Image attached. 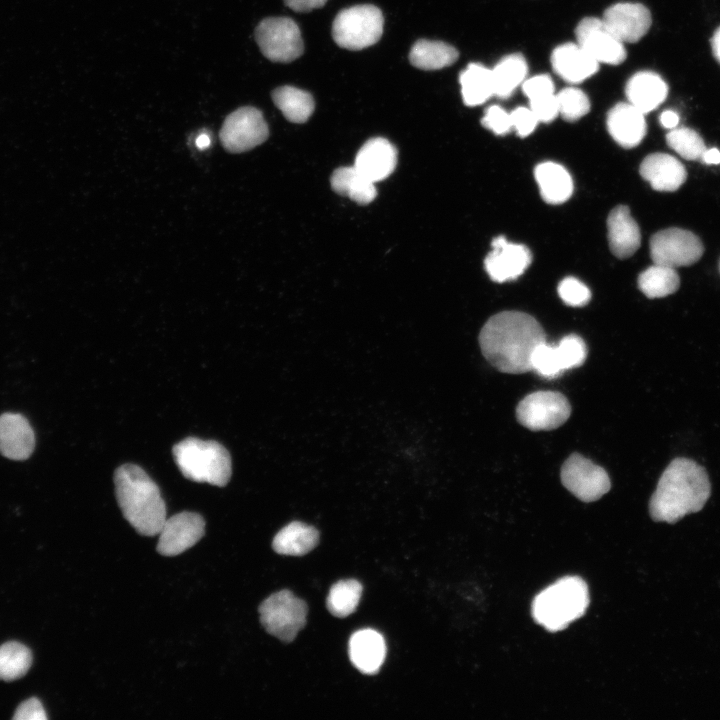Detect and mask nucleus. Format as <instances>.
<instances>
[{
  "label": "nucleus",
  "mask_w": 720,
  "mask_h": 720,
  "mask_svg": "<svg viewBox=\"0 0 720 720\" xmlns=\"http://www.w3.org/2000/svg\"><path fill=\"white\" fill-rule=\"evenodd\" d=\"M544 342L546 337L540 323L520 311L493 315L479 333L485 359L498 371L509 374L531 371L533 353Z\"/></svg>",
  "instance_id": "obj_1"
},
{
  "label": "nucleus",
  "mask_w": 720,
  "mask_h": 720,
  "mask_svg": "<svg viewBox=\"0 0 720 720\" xmlns=\"http://www.w3.org/2000/svg\"><path fill=\"white\" fill-rule=\"evenodd\" d=\"M711 492L706 470L695 461L675 458L659 478L649 502L656 522L676 523L685 515L700 511Z\"/></svg>",
  "instance_id": "obj_2"
},
{
  "label": "nucleus",
  "mask_w": 720,
  "mask_h": 720,
  "mask_svg": "<svg viewBox=\"0 0 720 720\" xmlns=\"http://www.w3.org/2000/svg\"><path fill=\"white\" fill-rule=\"evenodd\" d=\"M116 499L125 519L141 535H158L167 518L159 487L138 465L126 463L114 472Z\"/></svg>",
  "instance_id": "obj_3"
},
{
  "label": "nucleus",
  "mask_w": 720,
  "mask_h": 720,
  "mask_svg": "<svg viewBox=\"0 0 720 720\" xmlns=\"http://www.w3.org/2000/svg\"><path fill=\"white\" fill-rule=\"evenodd\" d=\"M588 605L589 592L584 580L567 576L541 591L533 600L531 611L539 625L556 632L580 618Z\"/></svg>",
  "instance_id": "obj_4"
},
{
  "label": "nucleus",
  "mask_w": 720,
  "mask_h": 720,
  "mask_svg": "<svg viewBox=\"0 0 720 720\" xmlns=\"http://www.w3.org/2000/svg\"><path fill=\"white\" fill-rule=\"evenodd\" d=\"M173 457L182 475L195 482L223 487L231 477L228 450L213 440L188 437L173 447Z\"/></svg>",
  "instance_id": "obj_5"
},
{
  "label": "nucleus",
  "mask_w": 720,
  "mask_h": 720,
  "mask_svg": "<svg viewBox=\"0 0 720 720\" xmlns=\"http://www.w3.org/2000/svg\"><path fill=\"white\" fill-rule=\"evenodd\" d=\"M383 25V14L378 7L370 4L355 5L336 15L332 37L341 48L361 50L379 41Z\"/></svg>",
  "instance_id": "obj_6"
},
{
  "label": "nucleus",
  "mask_w": 720,
  "mask_h": 720,
  "mask_svg": "<svg viewBox=\"0 0 720 720\" xmlns=\"http://www.w3.org/2000/svg\"><path fill=\"white\" fill-rule=\"evenodd\" d=\"M306 603L289 590L266 598L259 606L260 621L266 631L283 642H291L305 626Z\"/></svg>",
  "instance_id": "obj_7"
},
{
  "label": "nucleus",
  "mask_w": 720,
  "mask_h": 720,
  "mask_svg": "<svg viewBox=\"0 0 720 720\" xmlns=\"http://www.w3.org/2000/svg\"><path fill=\"white\" fill-rule=\"evenodd\" d=\"M255 40L262 54L273 62H291L304 51L300 29L287 17L263 19L255 29Z\"/></svg>",
  "instance_id": "obj_8"
},
{
  "label": "nucleus",
  "mask_w": 720,
  "mask_h": 720,
  "mask_svg": "<svg viewBox=\"0 0 720 720\" xmlns=\"http://www.w3.org/2000/svg\"><path fill=\"white\" fill-rule=\"evenodd\" d=\"M571 414L568 399L555 391H536L516 407L518 422L531 431H548L563 425Z\"/></svg>",
  "instance_id": "obj_9"
},
{
  "label": "nucleus",
  "mask_w": 720,
  "mask_h": 720,
  "mask_svg": "<svg viewBox=\"0 0 720 720\" xmlns=\"http://www.w3.org/2000/svg\"><path fill=\"white\" fill-rule=\"evenodd\" d=\"M700 238L689 230L671 227L656 232L650 239L654 264L671 268L690 266L703 255Z\"/></svg>",
  "instance_id": "obj_10"
},
{
  "label": "nucleus",
  "mask_w": 720,
  "mask_h": 720,
  "mask_svg": "<svg viewBox=\"0 0 720 720\" xmlns=\"http://www.w3.org/2000/svg\"><path fill=\"white\" fill-rule=\"evenodd\" d=\"M269 135L268 125L260 110L244 106L224 120L219 136L223 147L232 153L245 152L263 143Z\"/></svg>",
  "instance_id": "obj_11"
},
{
  "label": "nucleus",
  "mask_w": 720,
  "mask_h": 720,
  "mask_svg": "<svg viewBox=\"0 0 720 720\" xmlns=\"http://www.w3.org/2000/svg\"><path fill=\"white\" fill-rule=\"evenodd\" d=\"M564 487L583 502H593L611 487L607 472L579 453L571 454L560 472Z\"/></svg>",
  "instance_id": "obj_12"
},
{
  "label": "nucleus",
  "mask_w": 720,
  "mask_h": 720,
  "mask_svg": "<svg viewBox=\"0 0 720 720\" xmlns=\"http://www.w3.org/2000/svg\"><path fill=\"white\" fill-rule=\"evenodd\" d=\"M575 34L577 44L598 63L618 65L626 59L624 43L608 30L602 19L584 18Z\"/></svg>",
  "instance_id": "obj_13"
},
{
  "label": "nucleus",
  "mask_w": 720,
  "mask_h": 720,
  "mask_svg": "<svg viewBox=\"0 0 720 720\" xmlns=\"http://www.w3.org/2000/svg\"><path fill=\"white\" fill-rule=\"evenodd\" d=\"M205 521L195 512L184 511L164 521L158 535L157 551L176 556L194 546L204 535Z\"/></svg>",
  "instance_id": "obj_14"
},
{
  "label": "nucleus",
  "mask_w": 720,
  "mask_h": 720,
  "mask_svg": "<svg viewBox=\"0 0 720 720\" xmlns=\"http://www.w3.org/2000/svg\"><path fill=\"white\" fill-rule=\"evenodd\" d=\"M601 19L622 43L639 41L652 23L650 11L639 3L614 4L605 10Z\"/></svg>",
  "instance_id": "obj_15"
},
{
  "label": "nucleus",
  "mask_w": 720,
  "mask_h": 720,
  "mask_svg": "<svg viewBox=\"0 0 720 720\" xmlns=\"http://www.w3.org/2000/svg\"><path fill=\"white\" fill-rule=\"evenodd\" d=\"M492 251L484 266L493 281L505 282L519 277L531 263V253L522 244L509 243L504 236L492 241Z\"/></svg>",
  "instance_id": "obj_16"
},
{
  "label": "nucleus",
  "mask_w": 720,
  "mask_h": 720,
  "mask_svg": "<svg viewBox=\"0 0 720 720\" xmlns=\"http://www.w3.org/2000/svg\"><path fill=\"white\" fill-rule=\"evenodd\" d=\"M35 448V434L29 421L18 413L0 415V453L11 460H25Z\"/></svg>",
  "instance_id": "obj_17"
},
{
  "label": "nucleus",
  "mask_w": 720,
  "mask_h": 720,
  "mask_svg": "<svg viewBox=\"0 0 720 720\" xmlns=\"http://www.w3.org/2000/svg\"><path fill=\"white\" fill-rule=\"evenodd\" d=\"M397 164V150L386 139L368 140L358 151L354 166L368 179L376 183L386 179Z\"/></svg>",
  "instance_id": "obj_18"
},
{
  "label": "nucleus",
  "mask_w": 720,
  "mask_h": 720,
  "mask_svg": "<svg viewBox=\"0 0 720 720\" xmlns=\"http://www.w3.org/2000/svg\"><path fill=\"white\" fill-rule=\"evenodd\" d=\"M639 172L656 191H676L687 178L684 165L677 158L666 153H652L646 156Z\"/></svg>",
  "instance_id": "obj_19"
},
{
  "label": "nucleus",
  "mask_w": 720,
  "mask_h": 720,
  "mask_svg": "<svg viewBox=\"0 0 720 720\" xmlns=\"http://www.w3.org/2000/svg\"><path fill=\"white\" fill-rule=\"evenodd\" d=\"M607 128L612 138L628 149L637 146L647 131L644 113L629 102L618 103L608 112Z\"/></svg>",
  "instance_id": "obj_20"
},
{
  "label": "nucleus",
  "mask_w": 720,
  "mask_h": 720,
  "mask_svg": "<svg viewBox=\"0 0 720 720\" xmlns=\"http://www.w3.org/2000/svg\"><path fill=\"white\" fill-rule=\"evenodd\" d=\"M551 64L554 71L569 83H580L599 68V63L577 43L556 47L551 55Z\"/></svg>",
  "instance_id": "obj_21"
},
{
  "label": "nucleus",
  "mask_w": 720,
  "mask_h": 720,
  "mask_svg": "<svg viewBox=\"0 0 720 720\" xmlns=\"http://www.w3.org/2000/svg\"><path fill=\"white\" fill-rule=\"evenodd\" d=\"M607 227L610 249L616 257L628 258L637 251L640 229L627 206L619 205L610 212Z\"/></svg>",
  "instance_id": "obj_22"
},
{
  "label": "nucleus",
  "mask_w": 720,
  "mask_h": 720,
  "mask_svg": "<svg viewBox=\"0 0 720 720\" xmlns=\"http://www.w3.org/2000/svg\"><path fill=\"white\" fill-rule=\"evenodd\" d=\"M349 657L352 664L364 674L379 671L386 655L383 636L373 629L356 631L349 640Z\"/></svg>",
  "instance_id": "obj_23"
},
{
  "label": "nucleus",
  "mask_w": 720,
  "mask_h": 720,
  "mask_svg": "<svg viewBox=\"0 0 720 720\" xmlns=\"http://www.w3.org/2000/svg\"><path fill=\"white\" fill-rule=\"evenodd\" d=\"M625 92L629 103L646 114L666 99L668 86L658 74L641 71L629 79Z\"/></svg>",
  "instance_id": "obj_24"
},
{
  "label": "nucleus",
  "mask_w": 720,
  "mask_h": 720,
  "mask_svg": "<svg viewBox=\"0 0 720 720\" xmlns=\"http://www.w3.org/2000/svg\"><path fill=\"white\" fill-rule=\"evenodd\" d=\"M535 179L544 201L549 204H561L568 200L573 192V181L568 171L560 164L543 162L535 168Z\"/></svg>",
  "instance_id": "obj_25"
},
{
  "label": "nucleus",
  "mask_w": 720,
  "mask_h": 720,
  "mask_svg": "<svg viewBox=\"0 0 720 720\" xmlns=\"http://www.w3.org/2000/svg\"><path fill=\"white\" fill-rule=\"evenodd\" d=\"M318 542L319 533L314 527L294 521L275 535L272 547L278 554L302 556L313 550Z\"/></svg>",
  "instance_id": "obj_26"
},
{
  "label": "nucleus",
  "mask_w": 720,
  "mask_h": 720,
  "mask_svg": "<svg viewBox=\"0 0 720 720\" xmlns=\"http://www.w3.org/2000/svg\"><path fill=\"white\" fill-rule=\"evenodd\" d=\"M522 90L530 101V109L539 122H551L559 114L554 84L548 75H537L526 79Z\"/></svg>",
  "instance_id": "obj_27"
},
{
  "label": "nucleus",
  "mask_w": 720,
  "mask_h": 720,
  "mask_svg": "<svg viewBox=\"0 0 720 720\" xmlns=\"http://www.w3.org/2000/svg\"><path fill=\"white\" fill-rule=\"evenodd\" d=\"M332 189L360 205L369 204L377 195L375 183L355 166L336 169L330 179Z\"/></svg>",
  "instance_id": "obj_28"
},
{
  "label": "nucleus",
  "mask_w": 720,
  "mask_h": 720,
  "mask_svg": "<svg viewBox=\"0 0 720 720\" xmlns=\"http://www.w3.org/2000/svg\"><path fill=\"white\" fill-rule=\"evenodd\" d=\"M458 59L457 50L441 41L420 39L409 53L411 64L422 70H437L452 65Z\"/></svg>",
  "instance_id": "obj_29"
},
{
  "label": "nucleus",
  "mask_w": 720,
  "mask_h": 720,
  "mask_svg": "<svg viewBox=\"0 0 720 720\" xmlns=\"http://www.w3.org/2000/svg\"><path fill=\"white\" fill-rule=\"evenodd\" d=\"M494 95L499 98H508L515 89L523 84L528 73L527 62L519 53L503 57L491 69Z\"/></svg>",
  "instance_id": "obj_30"
},
{
  "label": "nucleus",
  "mask_w": 720,
  "mask_h": 720,
  "mask_svg": "<svg viewBox=\"0 0 720 720\" xmlns=\"http://www.w3.org/2000/svg\"><path fill=\"white\" fill-rule=\"evenodd\" d=\"M272 100L285 118L293 123L306 122L315 107L310 93L289 85L273 90Z\"/></svg>",
  "instance_id": "obj_31"
},
{
  "label": "nucleus",
  "mask_w": 720,
  "mask_h": 720,
  "mask_svg": "<svg viewBox=\"0 0 720 720\" xmlns=\"http://www.w3.org/2000/svg\"><path fill=\"white\" fill-rule=\"evenodd\" d=\"M461 93L467 106H477L494 95L491 69L471 63L459 76Z\"/></svg>",
  "instance_id": "obj_32"
},
{
  "label": "nucleus",
  "mask_w": 720,
  "mask_h": 720,
  "mask_svg": "<svg viewBox=\"0 0 720 720\" xmlns=\"http://www.w3.org/2000/svg\"><path fill=\"white\" fill-rule=\"evenodd\" d=\"M680 278L674 268L654 264L638 277V287L650 299L661 298L676 292Z\"/></svg>",
  "instance_id": "obj_33"
},
{
  "label": "nucleus",
  "mask_w": 720,
  "mask_h": 720,
  "mask_svg": "<svg viewBox=\"0 0 720 720\" xmlns=\"http://www.w3.org/2000/svg\"><path fill=\"white\" fill-rule=\"evenodd\" d=\"M361 594L360 582L354 579L340 580L330 588L326 600L327 609L336 617H347L356 610Z\"/></svg>",
  "instance_id": "obj_34"
},
{
  "label": "nucleus",
  "mask_w": 720,
  "mask_h": 720,
  "mask_svg": "<svg viewBox=\"0 0 720 720\" xmlns=\"http://www.w3.org/2000/svg\"><path fill=\"white\" fill-rule=\"evenodd\" d=\"M32 664L30 649L16 641L0 646V679L12 681L24 676Z\"/></svg>",
  "instance_id": "obj_35"
},
{
  "label": "nucleus",
  "mask_w": 720,
  "mask_h": 720,
  "mask_svg": "<svg viewBox=\"0 0 720 720\" xmlns=\"http://www.w3.org/2000/svg\"><path fill=\"white\" fill-rule=\"evenodd\" d=\"M668 146L682 158L690 161L700 160L707 147L702 137L693 129L675 127L666 135Z\"/></svg>",
  "instance_id": "obj_36"
},
{
  "label": "nucleus",
  "mask_w": 720,
  "mask_h": 720,
  "mask_svg": "<svg viewBox=\"0 0 720 720\" xmlns=\"http://www.w3.org/2000/svg\"><path fill=\"white\" fill-rule=\"evenodd\" d=\"M556 96L559 114L567 121H576L590 110V101L587 95L578 88H565Z\"/></svg>",
  "instance_id": "obj_37"
},
{
  "label": "nucleus",
  "mask_w": 720,
  "mask_h": 720,
  "mask_svg": "<svg viewBox=\"0 0 720 720\" xmlns=\"http://www.w3.org/2000/svg\"><path fill=\"white\" fill-rule=\"evenodd\" d=\"M531 364L532 370L545 379L557 378L564 372L556 346L546 342L535 349Z\"/></svg>",
  "instance_id": "obj_38"
},
{
  "label": "nucleus",
  "mask_w": 720,
  "mask_h": 720,
  "mask_svg": "<svg viewBox=\"0 0 720 720\" xmlns=\"http://www.w3.org/2000/svg\"><path fill=\"white\" fill-rule=\"evenodd\" d=\"M564 371L581 366L587 356V347L584 340L570 334L563 337L556 346Z\"/></svg>",
  "instance_id": "obj_39"
},
{
  "label": "nucleus",
  "mask_w": 720,
  "mask_h": 720,
  "mask_svg": "<svg viewBox=\"0 0 720 720\" xmlns=\"http://www.w3.org/2000/svg\"><path fill=\"white\" fill-rule=\"evenodd\" d=\"M558 293L564 303L574 307L584 306L591 299L588 287L574 277L563 279L558 286Z\"/></svg>",
  "instance_id": "obj_40"
},
{
  "label": "nucleus",
  "mask_w": 720,
  "mask_h": 720,
  "mask_svg": "<svg viewBox=\"0 0 720 720\" xmlns=\"http://www.w3.org/2000/svg\"><path fill=\"white\" fill-rule=\"evenodd\" d=\"M482 125L497 135L508 133L512 128L510 113L497 105L490 106L486 109Z\"/></svg>",
  "instance_id": "obj_41"
},
{
  "label": "nucleus",
  "mask_w": 720,
  "mask_h": 720,
  "mask_svg": "<svg viewBox=\"0 0 720 720\" xmlns=\"http://www.w3.org/2000/svg\"><path fill=\"white\" fill-rule=\"evenodd\" d=\"M512 128L521 137L531 134L538 124L536 115L530 108L518 107L510 113Z\"/></svg>",
  "instance_id": "obj_42"
},
{
  "label": "nucleus",
  "mask_w": 720,
  "mask_h": 720,
  "mask_svg": "<svg viewBox=\"0 0 720 720\" xmlns=\"http://www.w3.org/2000/svg\"><path fill=\"white\" fill-rule=\"evenodd\" d=\"M13 719L16 720H45V710L39 699L32 697L22 702L16 709Z\"/></svg>",
  "instance_id": "obj_43"
},
{
  "label": "nucleus",
  "mask_w": 720,
  "mask_h": 720,
  "mask_svg": "<svg viewBox=\"0 0 720 720\" xmlns=\"http://www.w3.org/2000/svg\"><path fill=\"white\" fill-rule=\"evenodd\" d=\"M328 0H284L286 6L296 12H309L321 8Z\"/></svg>",
  "instance_id": "obj_44"
},
{
  "label": "nucleus",
  "mask_w": 720,
  "mask_h": 720,
  "mask_svg": "<svg viewBox=\"0 0 720 720\" xmlns=\"http://www.w3.org/2000/svg\"><path fill=\"white\" fill-rule=\"evenodd\" d=\"M660 123L664 128L673 129L679 123V116L672 110H666L660 115Z\"/></svg>",
  "instance_id": "obj_45"
},
{
  "label": "nucleus",
  "mask_w": 720,
  "mask_h": 720,
  "mask_svg": "<svg viewBox=\"0 0 720 720\" xmlns=\"http://www.w3.org/2000/svg\"><path fill=\"white\" fill-rule=\"evenodd\" d=\"M700 161L705 164H719L720 151L717 148L707 149L702 155Z\"/></svg>",
  "instance_id": "obj_46"
},
{
  "label": "nucleus",
  "mask_w": 720,
  "mask_h": 720,
  "mask_svg": "<svg viewBox=\"0 0 720 720\" xmlns=\"http://www.w3.org/2000/svg\"><path fill=\"white\" fill-rule=\"evenodd\" d=\"M711 44L713 53L717 60L720 62V27L715 31L711 39Z\"/></svg>",
  "instance_id": "obj_47"
},
{
  "label": "nucleus",
  "mask_w": 720,
  "mask_h": 720,
  "mask_svg": "<svg viewBox=\"0 0 720 720\" xmlns=\"http://www.w3.org/2000/svg\"><path fill=\"white\" fill-rule=\"evenodd\" d=\"M196 145H197V147L200 148V149H205V148H207V147L210 145V138H209V136L206 135V134H201V135L196 139Z\"/></svg>",
  "instance_id": "obj_48"
}]
</instances>
